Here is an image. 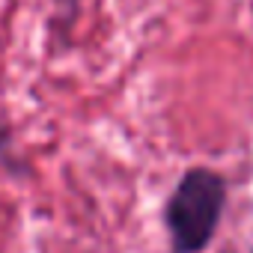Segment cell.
Returning <instances> with one entry per match:
<instances>
[{
    "instance_id": "1",
    "label": "cell",
    "mask_w": 253,
    "mask_h": 253,
    "mask_svg": "<svg viewBox=\"0 0 253 253\" xmlns=\"http://www.w3.org/2000/svg\"><path fill=\"white\" fill-rule=\"evenodd\" d=\"M229 182L209 164L188 167L161 206V226L170 253H206L223 223Z\"/></svg>"
},
{
    "instance_id": "2",
    "label": "cell",
    "mask_w": 253,
    "mask_h": 253,
    "mask_svg": "<svg viewBox=\"0 0 253 253\" xmlns=\"http://www.w3.org/2000/svg\"><path fill=\"white\" fill-rule=\"evenodd\" d=\"M86 6V0H51V15H48V33H51V45L54 48H66L81 12Z\"/></svg>"
},
{
    "instance_id": "3",
    "label": "cell",
    "mask_w": 253,
    "mask_h": 253,
    "mask_svg": "<svg viewBox=\"0 0 253 253\" xmlns=\"http://www.w3.org/2000/svg\"><path fill=\"white\" fill-rule=\"evenodd\" d=\"M15 149V140H12V131L6 128L3 122H0V167H3L9 176H15V179H21L24 173H27V167H21V158L12 152Z\"/></svg>"
},
{
    "instance_id": "4",
    "label": "cell",
    "mask_w": 253,
    "mask_h": 253,
    "mask_svg": "<svg viewBox=\"0 0 253 253\" xmlns=\"http://www.w3.org/2000/svg\"><path fill=\"white\" fill-rule=\"evenodd\" d=\"M250 253H253V247H250Z\"/></svg>"
}]
</instances>
